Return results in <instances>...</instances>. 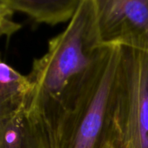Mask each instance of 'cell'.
I'll list each match as a JSON object with an SVG mask.
<instances>
[{
  "mask_svg": "<svg viewBox=\"0 0 148 148\" xmlns=\"http://www.w3.org/2000/svg\"><path fill=\"white\" fill-rule=\"evenodd\" d=\"M93 0H82L67 27L49 41L27 75L31 90L29 110L36 117L47 148H54L58 131L82 96L100 56Z\"/></svg>",
  "mask_w": 148,
  "mask_h": 148,
  "instance_id": "cell-1",
  "label": "cell"
},
{
  "mask_svg": "<svg viewBox=\"0 0 148 148\" xmlns=\"http://www.w3.org/2000/svg\"><path fill=\"white\" fill-rule=\"evenodd\" d=\"M121 49L103 45L82 96L58 131L54 148H101L112 117Z\"/></svg>",
  "mask_w": 148,
  "mask_h": 148,
  "instance_id": "cell-2",
  "label": "cell"
},
{
  "mask_svg": "<svg viewBox=\"0 0 148 148\" xmlns=\"http://www.w3.org/2000/svg\"><path fill=\"white\" fill-rule=\"evenodd\" d=\"M101 148H148V53L122 47L112 117Z\"/></svg>",
  "mask_w": 148,
  "mask_h": 148,
  "instance_id": "cell-3",
  "label": "cell"
},
{
  "mask_svg": "<svg viewBox=\"0 0 148 148\" xmlns=\"http://www.w3.org/2000/svg\"><path fill=\"white\" fill-rule=\"evenodd\" d=\"M101 45L148 53V0H93Z\"/></svg>",
  "mask_w": 148,
  "mask_h": 148,
  "instance_id": "cell-4",
  "label": "cell"
},
{
  "mask_svg": "<svg viewBox=\"0 0 148 148\" xmlns=\"http://www.w3.org/2000/svg\"><path fill=\"white\" fill-rule=\"evenodd\" d=\"M0 148H47L42 126L28 104L0 114Z\"/></svg>",
  "mask_w": 148,
  "mask_h": 148,
  "instance_id": "cell-5",
  "label": "cell"
},
{
  "mask_svg": "<svg viewBox=\"0 0 148 148\" xmlns=\"http://www.w3.org/2000/svg\"><path fill=\"white\" fill-rule=\"evenodd\" d=\"M10 6L39 24L56 25L70 20L82 0H5Z\"/></svg>",
  "mask_w": 148,
  "mask_h": 148,
  "instance_id": "cell-6",
  "label": "cell"
},
{
  "mask_svg": "<svg viewBox=\"0 0 148 148\" xmlns=\"http://www.w3.org/2000/svg\"><path fill=\"white\" fill-rule=\"evenodd\" d=\"M30 90L28 76L9 65L0 56V114L28 104Z\"/></svg>",
  "mask_w": 148,
  "mask_h": 148,
  "instance_id": "cell-7",
  "label": "cell"
},
{
  "mask_svg": "<svg viewBox=\"0 0 148 148\" xmlns=\"http://www.w3.org/2000/svg\"><path fill=\"white\" fill-rule=\"evenodd\" d=\"M14 12L5 0H0V38H10L21 29V24L12 18Z\"/></svg>",
  "mask_w": 148,
  "mask_h": 148,
  "instance_id": "cell-8",
  "label": "cell"
}]
</instances>
